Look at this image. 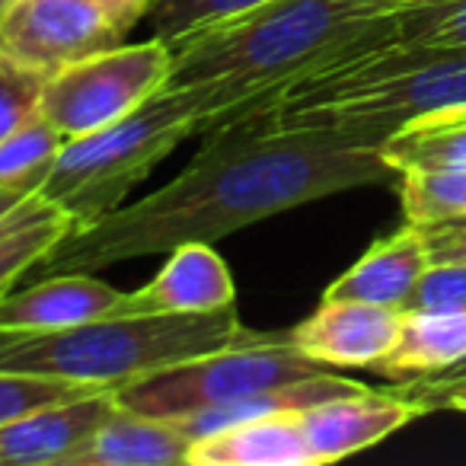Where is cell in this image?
<instances>
[{"label":"cell","instance_id":"cell-14","mask_svg":"<svg viewBox=\"0 0 466 466\" xmlns=\"http://www.w3.org/2000/svg\"><path fill=\"white\" fill-rule=\"evenodd\" d=\"M192 438L167 415L116 406V412L61 466H188Z\"/></svg>","mask_w":466,"mask_h":466},{"label":"cell","instance_id":"cell-10","mask_svg":"<svg viewBox=\"0 0 466 466\" xmlns=\"http://www.w3.org/2000/svg\"><path fill=\"white\" fill-rule=\"evenodd\" d=\"M400 307L368 300L323 298L319 307L291 329V339L307 358L323 368H368L380 364L402 329Z\"/></svg>","mask_w":466,"mask_h":466},{"label":"cell","instance_id":"cell-32","mask_svg":"<svg viewBox=\"0 0 466 466\" xmlns=\"http://www.w3.org/2000/svg\"><path fill=\"white\" fill-rule=\"evenodd\" d=\"M10 4H16V0H0V10H7Z\"/></svg>","mask_w":466,"mask_h":466},{"label":"cell","instance_id":"cell-22","mask_svg":"<svg viewBox=\"0 0 466 466\" xmlns=\"http://www.w3.org/2000/svg\"><path fill=\"white\" fill-rule=\"evenodd\" d=\"M396 188H400L402 218L409 224L434 227L466 220V169L402 173Z\"/></svg>","mask_w":466,"mask_h":466},{"label":"cell","instance_id":"cell-2","mask_svg":"<svg viewBox=\"0 0 466 466\" xmlns=\"http://www.w3.org/2000/svg\"><path fill=\"white\" fill-rule=\"evenodd\" d=\"M406 0H272L240 20L173 46L167 86H211L227 112L249 118L304 74L390 39V14Z\"/></svg>","mask_w":466,"mask_h":466},{"label":"cell","instance_id":"cell-20","mask_svg":"<svg viewBox=\"0 0 466 466\" xmlns=\"http://www.w3.org/2000/svg\"><path fill=\"white\" fill-rule=\"evenodd\" d=\"M61 147L65 135L35 109L0 141V188L23 195L35 192Z\"/></svg>","mask_w":466,"mask_h":466},{"label":"cell","instance_id":"cell-28","mask_svg":"<svg viewBox=\"0 0 466 466\" xmlns=\"http://www.w3.org/2000/svg\"><path fill=\"white\" fill-rule=\"evenodd\" d=\"M431 262H466V220L425 227Z\"/></svg>","mask_w":466,"mask_h":466},{"label":"cell","instance_id":"cell-1","mask_svg":"<svg viewBox=\"0 0 466 466\" xmlns=\"http://www.w3.org/2000/svg\"><path fill=\"white\" fill-rule=\"evenodd\" d=\"M400 173L380 141L349 128H275L259 118L220 125L186 169L135 205L74 227L35 275L99 272L182 243H211L291 208L364 186H393Z\"/></svg>","mask_w":466,"mask_h":466},{"label":"cell","instance_id":"cell-31","mask_svg":"<svg viewBox=\"0 0 466 466\" xmlns=\"http://www.w3.org/2000/svg\"><path fill=\"white\" fill-rule=\"evenodd\" d=\"M26 198L23 192H10V188H0V218L10 211L14 205H20V201Z\"/></svg>","mask_w":466,"mask_h":466},{"label":"cell","instance_id":"cell-8","mask_svg":"<svg viewBox=\"0 0 466 466\" xmlns=\"http://www.w3.org/2000/svg\"><path fill=\"white\" fill-rule=\"evenodd\" d=\"M122 42L96 0H16L0 10V65L42 80Z\"/></svg>","mask_w":466,"mask_h":466},{"label":"cell","instance_id":"cell-5","mask_svg":"<svg viewBox=\"0 0 466 466\" xmlns=\"http://www.w3.org/2000/svg\"><path fill=\"white\" fill-rule=\"evenodd\" d=\"M224 112V96L211 86H163L118 122L65 141L35 192L65 208L77 227H86L118 211L131 188L182 141L208 135Z\"/></svg>","mask_w":466,"mask_h":466},{"label":"cell","instance_id":"cell-27","mask_svg":"<svg viewBox=\"0 0 466 466\" xmlns=\"http://www.w3.org/2000/svg\"><path fill=\"white\" fill-rule=\"evenodd\" d=\"M402 393L415 396L421 406L431 412V409H457L466 412V380H453V383H431V380H402L396 383Z\"/></svg>","mask_w":466,"mask_h":466},{"label":"cell","instance_id":"cell-13","mask_svg":"<svg viewBox=\"0 0 466 466\" xmlns=\"http://www.w3.org/2000/svg\"><path fill=\"white\" fill-rule=\"evenodd\" d=\"M233 275L211 243H182L154 281L125 294L118 313H211L233 307Z\"/></svg>","mask_w":466,"mask_h":466},{"label":"cell","instance_id":"cell-11","mask_svg":"<svg viewBox=\"0 0 466 466\" xmlns=\"http://www.w3.org/2000/svg\"><path fill=\"white\" fill-rule=\"evenodd\" d=\"M116 406L112 387H99L0 421V466H61V460L77 451Z\"/></svg>","mask_w":466,"mask_h":466},{"label":"cell","instance_id":"cell-24","mask_svg":"<svg viewBox=\"0 0 466 466\" xmlns=\"http://www.w3.org/2000/svg\"><path fill=\"white\" fill-rule=\"evenodd\" d=\"M99 390L96 383L61 380V377H35V374H7L0 370V421L16 419L23 412H33L42 406L67 402L74 396H84Z\"/></svg>","mask_w":466,"mask_h":466},{"label":"cell","instance_id":"cell-12","mask_svg":"<svg viewBox=\"0 0 466 466\" xmlns=\"http://www.w3.org/2000/svg\"><path fill=\"white\" fill-rule=\"evenodd\" d=\"M125 294L93 272L42 275L35 285L0 298V332H46L116 317Z\"/></svg>","mask_w":466,"mask_h":466},{"label":"cell","instance_id":"cell-29","mask_svg":"<svg viewBox=\"0 0 466 466\" xmlns=\"http://www.w3.org/2000/svg\"><path fill=\"white\" fill-rule=\"evenodd\" d=\"M96 4H99V10L116 23L118 33L128 35L144 16H150L157 0H96Z\"/></svg>","mask_w":466,"mask_h":466},{"label":"cell","instance_id":"cell-16","mask_svg":"<svg viewBox=\"0 0 466 466\" xmlns=\"http://www.w3.org/2000/svg\"><path fill=\"white\" fill-rule=\"evenodd\" d=\"M188 466H310L298 409L195 441Z\"/></svg>","mask_w":466,"mask_h":466},{"label":"cell","instance_id":"cell-7","mask_svg":"<svg viewBox=\"0 0 466 466\" xmlns=\"http://www.w3.org/2000/svg\"><path fill=\"white\" fill-rule=\"evenodd\" d=\"M173 46L160 35L80 58L42 84L39 112L65 135L84 137L125 118L169 84Z\"/></svg>","mask_w":466,"mask_h":466},{"label":"cell","instance_id":"cell-15","mask_svg":"<svg viewBox=\"0 0 466 466\" xmlns=\"http://www.w3.org/2000/svg\"><path fill=\"white\" fill-rule=\"evenodd\" d=\"M428 266H431V247H428L425 227L406 220L400 230L370 243L368 253L349 272L339 275L323 298L368 300V304L402 310Z\"/></svg>","mask_w":466,"mask_h":466},{"label":"cell","instance_id":"cell-30","mask_svg":"<svg viewBox=\"0 0 466 466\" xmlns=\"http://www.w3.org/2000/svg\"><path fill=\"white\" fill-rule=\"evenodd\" d=\"M421 380H431V383H453V380H466V358L460 364H453L451 370H444V374L438 377H421Z\"/></svg>","mask_w":466,"mask_h":466},{"label":"cell","instance_id":"cell-19","mask_svg":"<svg viewBox=\"0 0 466 466\" xmlns=\"http://www.w3.org/2000/svg\"><path fill=\"white\" fill-rule=\"evenodd\" d=\"M380 154L400 176L466 169V106L409 118L383 137Z\"/></svg>","mask_w":466,"mask_h":466},{"label":"cell","instance_id":"cell-21","mask_svg":"<svg viewBox=\"0 0 466 466\" xmlns=\"http://www.w3.org/2000/svg\"><path fill=\"white\" fill-rule=\"evenodd\" d=\"M393 42L466 55V0H406L390 14Z\"/></svg>","mask_w":466,"mask_h":466},{"label":"cell","instance_id":"cell-4","mask_svg":"<svg viewBox=\"0 0 466 466\" xmlns=\"http://www.w3.org/2000/svg\"><path fill=\"white\" fill-rule=\"evenodd\" d=\"M237 307L211 313H116L46 332H0V370L118 387L256 339Z\"/></svg>","mask_w":466,"mask_h":466},{"label":"cell","instance_id":"cell-26","mask_svg":"<svg viewBox=\"0 0 466 466\" xmlns=\"http://www.w3.org/2000/svg\"><path fill=\"white\" fill-rule=\"evenodd\" d=\"M42 84V77L0 65V141L39 109Z\"/></svg>","mask_w":466,"mask_h":466},{"label":"cell","instance_id":"cell-23","mask_svg":"<svg viewBox=\"0 0 466 466\" xmlns=\"http://www.w3.org/2000/svg\"><path fill=\"white\" fill-rule=\"evenodd\" d=\"M266 4L272 0H157L150 20H154V35L169 46H179L198 33L240 20Z\"/></svg>","mask_w":466,"mask_h":466},{"label":"cell","instance_id":"cell-6","mask_svg":"<svg viewBox=\"0 0 466 466\" xmlns=\"http://www.w3.org/2000/svg\"><path fill=\"white\" fill-rule=\"evenodd\" d=\"M323 370L329 368L307 358L294 345L291 329L259 332L243 345L208 351V355L188 358L173 368L144 374L137 380L118 383L112 387V396L125 409L173 419V415L243 400V396L262 393V390L285 387V383L304 380V377L323 374Z\"/></svg>","mask_w":466,"mask_h":466},{"label":"cell","instance_id":"cell-18","mask_svg":"<svg viewBox=\"0 0 466 466\" xmlns=\"http://www.w3.org/2000/svg\"><path fill=\"white\" fill-rule=\"evenodd\" d=\"M74 218L39 192L0 218V298L16 288L74 230Z\"/></svg>","mask_w":466,"mask_h":466},{"label":"cell","instance_id":"cell-25","mask_svg":"<svg viewBox=\"0 0 466 466\" xmlns=\"http://www.w3.org/2000/svg\"><path fill=\"white\" fill-rule=\"evenodd\" d=\"M402 310H466V262H431Z\"/></svg>","mask_w":466,"mask_h":466},{"label":"cell","instance_id":"cell-9","mask_svg":"<svg viewBox=\"0 0 466 466\" xmlns=\"http://www.w3.org/2000/svg\"><path fill=\"white\" fill-rule=\"evenodd\" d=\"M419 415H428V409L415 396L402 393L400 387H361L351 390V393L329 396L317 406L298 409L310 466L336 463V460H345L351 453L377 447Z\"/></svg>","mask_w":466,"mask_h":466},{"label":"cell","instance_id":"cell-17","mask_svg":"<svg viewBox=\"0 0 466 466\" xmlns=\"http://www.w3.org/2000/svg\"><path fill=\"white\" fill-rule=\"evenodd\" d=\"M466 358V310H406L396 345L374 370L393 383L438 377Z\"/></svg>","mask_w":466,"mask_h":466},{"label":"cell","instance_id":"cell-3","mask_svg":"<svg viewBox=\"0 0 466 466\" xmlns=\"http://www.w3.org/2000/svg\"><path fill=\"white\" fill-rule=\"evenodd\" d=\"M460 106H466L463 52L387 39L298 77L249 118L275 128H349L383 141L409 118Z\"/></svg>","mask_w":466,"mask_h":466}]
</instances>
